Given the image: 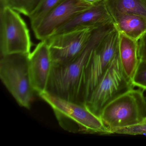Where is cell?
I'll use <instances>...</instances> for the list:
<instances>
[{
	"label": "cell",
	"mask_w": 146,
	"mask_h": 146,
	"mask_svg": "<svg viewBox=\"0 0 146 146\" xmlns=\"http://www.w3.org/2000/svg\"><path fill=\"white\" fill-rule=\"evenodd\" d=\"M30 54L17 53L1 56L0 78L19 106L29 108L35 90L29 68Z\"/></svg>",
	"instance_id": "277c9868"
},
{
	"label": "cell",
	"mask_w": 146,
	"mask_h": 146,
	"mask_svg": "<svg viewBox=\"0 0 146 146\" xmlns=\"http://www.w3.org/2000/svg\"><path fill=\"white\" fill-rule=\"evenodd\" d=\"M115 29L129 38L138 41L146 32V18L127 13L113 17Z\"/></svg>",
	"instance_id": "4fadbf2b"
},
{
	"label": "cell",
	"mask_w": 146,
	"mask_h": 146,
	"mask_svg": "<svg viewBox=\"0 0 146 146\" xmlns=\"http://www.w3.org/2000/svg\"><path fill=\"white\" fill-rule=\"evenodd\" d=\"M101 119L111 134L146 121V99L143 90L133 88L108 103Z\"/></svg>",
	"instance_id": "3957f363"
},
{
	"label": "cell",
	"mask_w": 146,
	"mask_h": 146,
	"mask_svg": "<svg viewBox=\"0 0 146 146\" xmlns=\"http://www.w3.org/2000/svg\"><path fill=\"white\" fill-rule=\"evenodd\" d=\"M114 29L113 23L100 25L76 59L65 65L52 66L46 92L61 99L83 104L82 90L84 66L96 46Z\"/></svg>",
	"instance_id": "6da1fadb"
},
{
	"label": "cell",
	"mask_w": 146,
	"mask_h": 146,
	"mask_svg": "<svg viewBox=\"0 0 146 146\" xmlns=\"http://www.w3.org/2000/svg\"><path fill=\"white\" fill-rule=\"evenodd\" d=\"M83 1L91 5H94L102 1H105V0H83Z\"/></svg>",
	"instance_id": "ffe728a7"
},
{
	"label": "cell",
	"mask_w": 146,
	"mask_h": 146,
	"mask_svg": "<svg viewBox=\"0 0 146 146\" xmlns=\"http://www.w3.org/2000/svg\"><path fill=\"white\" fill-rule=\"evenodd\" d=\"M29 30L19 13L8 7L0 8L1 56L30 54Z\"/></svg>",
	"instance_id": "52a82bcc"
},
{
	"label": "cell",
	"mask_w": 146,
	"mask_h": 146,
	"mask_svg": "<svg viewBox=\"0 0 146 146\" xmlns=\"http://www.w3.org/2000/svg\"><path fill=\"white\" fill-rule=\"evenodd\" d=\"M132 81L124 71L118 52L85 103L87 108L100 118L105 107L112 101L134 88Z\"/></svg>",
	"instance_id": "5b68a950"
},
{
	"label": "cell",
	"mask_w": 146,
	"mask_h": 146,
	"mask_svg": "<svg viewBox=\"0 0 146 146\" xmlns=\"http://www.w3.org/2000/svg\"><path fill=\"white\" fill-rule=\"evenodd\" d=\"M113 23L104 1L95 4L91 7L73 17L58 29L52 35L67 32L80 27L101 25Z\"/></svg>",
	"instance_id": "8fae6325"
},
{
	"label": "cell",
	"mask_w": 146,
	"mask_h": 146,
	"mask_svg": "<svg viewBox=\"0 0 146 146\" xmlns=\"http://www.w3.org/2000/svg\"><path fill=\"white\" fill-rule=\"evenodd\" d=\"M104 2L112 18L127 13L146 18V0H105Z\"/></svg>",
	"instance_id": "5bb4252c"
},
{
	"label": "cell",
	"mask_w": 146,
	"mask_h": 146,
	"mask_svg": "<svg viewBox=\"0 0 146 146\" xmlns=\"http://www.w3.org/2000/svg\"><path fill=\"white\" fill-rule=\"evenodd\" d=\"M119 38L118 31L115 28L96 46L86 63L82 84V104L85 105L118 52Z\"/></svg>",
	"instance_id": "8992f818"
},
{
	"label": "cell",
	"mask_w": 146,
	"mask_h": 146,
	"mask_svg": "<svg viewBox=\"0 0 146 146\" xmlns=\"http://www.w3.org/2000/svg\"><path fill=\"white\" fill-rule=\"evenodd\" d=\"M139 60L146 61V32L138 41Z\"/></svg>",
	"instance_id": "d6986e66"
},
{
	"label": "cell",
	"mask_w": 146,
	"mask_h": 146,
	"mask_svg": "<svg viewBox=\"0 0 146 146\" xmlns=\"http://www.w3.org/2000/svg\"><path fill=\"white\" fill-rule=\"evenodd\" d=\"M93 5L83 0H65L51 11L33 30L35 37L40 41L46 40L73 17Z\"/></svg>",
	"instance_id": "9c48e42d"
},
{
	"label": "cell",
	"mask_w": 146,
	"mask_h": 146,
	"mask_svg": "<svg viewBox=\"0 0 146 146\" xmlns=\"http://www.w3.org/2000/svg\"><path fill=\"white\" fill-rule=\"evenodd\" d=\"M39 95L52 108L60 125L65 130L81 134H111L100 118L84 104L66 100L47 92Z\"/></svg>",
	"instance_id": "7a4b0ae2"
},
{
	"label": "cell",
	"mask_w": 146,
	"mask_h": 146,
	"mask_svg": "<svg viewBox=\"0 0 146 146\" xmlns=\"http://www.w3.org/2000/svg\"><path fill=\"white\" fill-rule=\"evenodd\" d=\"M46 41H41L29 55V68L32 86L38 95L46 92L52 68Z\"/></svg>",
	"instance_id": "30bf717a"
},
{
	"label": "cell",
	"mask_w": 146,
	"mask_h": 146,
	"mask_svg": "<svg viewBox=\"0 0 146 146\" xmlns=\"http://www.w3.org/2000/svg\"><path fill=\"white\" fill-rule=\"evenodd\" d=\"M40 0H0V8L8 7L19 13L29 17Z\"/></svg>",
	"instance_id": "2e32d148"
},
{
	"label": "cell",
	"mask_w": 146,
	"mask_h": 146,
	"mask_svg": "<svg viewBox=\"0 0 146 146\" xmlns=\"http://www.w3.org/2000/svg\"><path fill=\"white\" fill-rule=\"evenodd\" d=\"M65 0H40L34 11L29 17L32 30L35 29L42 19Z\"/></svg>",
	"instance_id": "9a60e30c"
},
{
	"label": "cell",
	"mask_w": 146,
	"mask_h": 146,
	"mask_svg": "<svg viewBox=\"0 0 146 146\" xmlns=\"http://www.w3.org/2000/svg\"><path fill=\"white\" fill-rule=\"evenodd\" d=\"M131 81L134 87L146 90V61L139 60Z\"/></svg>",
	"instance_id": "e0dca14e"
},
{
	"label": "cell",
	"mask_w": 146,
	"mask_h": 146,
	"mask_svg": "<svg viewBox=\"0 0 146 146\" xmlns=\"http://www.w3.org/2000/svg\"><path fill=\"white\" fill-rule=\"evenodd\" d=\"M100 25L80 27L52 36L46 40L53 66L65 65L76 59L84 50L94 31Z\"/></svg>",
	"instance_id": "ba28073f"
},
{
	"label": "cell",
	"mask_w": 146,
	"mask_h": 146,
	"mask_svg": "<svg viewBox=\"0 0 146 146\" xmlns=\"http://www.w3.org/2000/svg\"><path fill=\"white\" fill-rule=\"evenodd\" d=\"M119 35L118 55L120 64L125 74L131 79L140 60L138 41L120 32Z\"/></svg>",
	"instance_id": "7c38bea8"
},
{
	"label": "cell",
	"mask_w": 146,
	"mask_h": 146,
	"mask_svg": "<svg viewBox=\"0 0 146 146\" xmlns=\"http://www.w3.org/2000/svg\"><path fill=\"white\" fill-rule=\"evenodd\" d=\"M114 134L129 135H146V121L136 125L119 129L116 131Z\"/></svg>",
	"instance_id": "ac0fdd59"
}]
</instances>
